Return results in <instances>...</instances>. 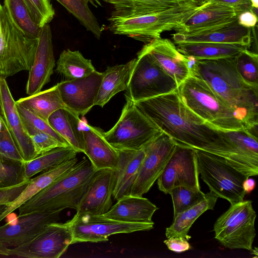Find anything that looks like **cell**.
Segmentation results:
<instances>
[{
	"label": "cell",
	"mask_w": 258,
	"mask_h": 258,
	"mask_svg": "<svg viewBox=\"0 0 258 258\" xmlns=\"http://www.w3.org/2000/svg\"><path fill=\"white\" fill-rule=\"evenodd\" d=\"M241 11L218 3H206L175 30L192 33L220 26L236 20Z\"/></svg>",
	"instance_id": "23"
},
{
	"label": "cell",
	"mask_w": 258,
	"mask_h": 258,
	"mask_svg": "<svg viewBox=\"0 0 258 258\" xmlns=\"http://www.w3.org/2000/svg\"><path fill=\"white\" fill-rule=\"evenodd\" d=\"M158 208L143 197L125 196L117 200L103 216L118 221L153 224L152 217Z\"/></svg>",
	"instance_id": "25"
},
{
	"label": "cell",
	"mask_w": 258,
	"mask_h": 258,
	"mask_svg": "<svg viewBox=\"0 0 258 258\" xmlns=\"http://www.w3.org/2000/svg\"><path fill=\"white\" fill-rule=\"evenodd\" d=\"M78 153L71 146L58 147L24 162L25 176L29 180L35 174L47 171L66 161L76 157Z\"/></svg>",
	"instance_id": "34"
},
{
	"label": "cell",
	"mask_w": 258,
	"mask_h": 258,
	"mask_svg": "<svg viewBox=\"0 0 258 258\" xmlns=\"http://www.w3.org/2000/svg\"><path fill=\"white\" fill-rule=\"evenodd\" d=\"M218 198L210 191L203 200L173 217L172 223L166 229V237L180 236L189 240L191 236L188 232L192 225L205 212L214 209Z\"/></svg>",
	"instance_id": "31"
},
{
	"label": "cell",
	"mask_w": 258,
	"mask_h": 258,
	"mask_svg": "<svg viewBox=\"0 0 258 258\" xmlns=\"http://www.w3.org/2000/svg\"><path fill=\"white\" fill-rule=\"evenodd\" d=\"M118 160L114 170L115 184L113 198L118 200L131 195L141 163L145 155V147L141 150H117Z\"/></svg>",
	"instance_id": "26"
},
{
	"label": "cell",
	"mask_w": 258,
	"mask_h": 258,
	"mask_svg": "<svg viewBox=\"0 0 258 258\" xmlns=\"http://www.w3.org/2000/svg\"><path fill=\"white\" fill-rule=\"evenodd\" d=\"M177 88L176 81L150 55L141 50L138 52L125 96L136 102L170 93Z\"/></svg>",
	"instance_id": "10"
},
{
	"label": "cell",
	"mask_w": 258,
	"mask_h": 258,
	"mask_svg": "<svg viewBox=\"0 0 258 258\" xmlns=\"http://www.w3.org/2000/svg\"><path fill=\"white\" fill-rule=\"evenodd\" d=\"M16 102L47 121L52 113L66 108L57 84L47 90L20 98Z\"/></svg>",
	"instance_id": "32"
},
{
	"label": "cell",
	"mask_w": 258,
	"mask_h": 258,
	"mask_svg": "<svg viewBox=\"0 0 258 258\" xmlns=\"http://www.w3.org/2000/svg\"><path fill=\"white\" fill-rule=\"evenodd\" d=\"M34 19L40 27L48 24L55 14L49 0H25Z\"/></svg>",
	"instance_id": "43"
},
{
	"label": "cell",
	"mask_w": 258,
	"mask_h": 258,
	"mask_svg": "<svg viewBox=\"0 0 258 258\" xmlns=\"http://www.w3.org/2000/svg\"><path fill=\"white\" fill-rule=\"evenodd\" d=\"M223 141L210 153L222 158L229 165L248 177L258 174L257 138L245 128L222 131Z\"/></svg>",
	"instance_id": "12"
},
{
	"label": "cell",
	"mask_w": 258,
	"mask_h": 258,
	"mask_svg": "<svg viewBox=\"0 0 258 258\" xmlns=\"http://www.w3.org/2000/svg\"><path fill=\"white\" fill-rule=\"evenodd\" d=\"M115 184L114 170L96 171L76 210L77 214L103 215L111 208Z\"/></svg>",
	"instance_id": "22"
},
{
	"label": "cell",
	"mask_w": 258,
	"mask_h": 258,
	"mask_svg": "<svg viewBox=\"0 0 258 258\" xmlns=\"http://www.w3.org/2000/svg\"><path fill=\"white\" fill-rule=\"evenodd\" d=\"M148 53L176 82L178 86L191 74V60L183 55L174 44L161 37L146 43L141 49Z\"/></svg>",
	"instance_id": "21"
},
{
	"label": "cell",
	"mask_w": 258,
	"mask_h": 258,
	"mask_svg": "<svg viewBox=\"0 0 258 258\" xmlns=\"http://www.w3.org/2000/svg\"><path fill=\"white\" fill-rule=\"evenodd\" d=\"M199 175L210 192L233 204L244 200L243 183L249 177L215 154L194 149Z\"/></svg>",
	"instance_id": "7"
},
{
	"label": "cell",
	"mask_w": 258,
	"mask_h": 258,
	"mask_svg": "<svg viewBox=\"0 0 258 258\" xmlns=\"http://www.w3.org/2000/svg\"><path fill=\"white\" fill-rule=\"evenodd\" d=\"M135 103L177 144L205 150L222 140L221 131L191 111L181 101L177 90Z\"/></svg>",
	"instance_id": "1"
},
{
	"label": "cell",
	"mask_w": 258,
	"mask_h": 258,
	"mask_svg": "<svg viewBox=\"0 0 258 258\" xmlns=\"http://www.w3.org/2000/svg\"><path fill=\"white\" fill-rule=\"evenodd\" d=\"M67 222L73 234L72 244L106 241L112 235L148 231L152 229L154 225L120 222L102 215L77 213Z\"/></svg>",
	"instance_id": "11"
},
{
	"label": "cell",
	"mask_w": 258,
	"mask_h": 258,
	"mask_svg": "<svg viewBox=\"0 0 258 258\" xmlns=\"http://www.w3.org/2000/svg\"><path fill=\"white\" fill-rule=\"evenodd\" d=\"M73 234L67 222L48 224L29 242L8 248L10 256L28 258H58L72 244Z\"/></svg>",
	"instance_id": "14"
},
{
	"label": "cell",
	"mask_w": 258,
	"mask_h": 258,
	"mask_svg": "<svg viewBox=\"0 0 258 258\" xmlns=\"http://www.w3.org/2000/svg\"><path fill=\"white\" fill-rule=\"evenodd\" d=\"M22 120L38 155L58 147H69L49 135L37 130L23 119Z\"/></svg>",
	"instance_id": "41"
},
{
	"label": "cell",
	"mask_w": 258,
	"mask_h": 258,
	"mask_svg": "<svg viewBox=\"0 0 258 258\" xmlns=\"http://www.w3.org/2000/svg\"><path fill=\"white\" fill-rule=\"evenodd\" d=\"M176 145V142L162 132L145 147V155L131 195L143 197L149 191L163 171Z\"/></svg>",
	"instance_id": "13"
},
{
	"label": "cell",
	"mask_w": 258,
	"mask_h": 258,
	"mask_svg": "<svg viewBox=\"0 0 258 258\" xmlns=\"http://www.w3.org/2000/svg\"><path fill=\"white\" fill-rule=\"evenodd\" d=\"M29 181L12 187L0 189V205L8 206L11 204L23 191Z\"/></svg>",
	"instance_id": "45"
},
{
	"label": "cell",
	"mask_w": 258,
	"mask_h": 258,
	"mask_svg": "<svg viewBox=\"0 0 258 258\" xmlns=\"http://www.w3.org/2000/svg\"><path fill=\"white\" fill-rule=\"evenodd\" d=\"M17 107L22 119L27 121L37 130L49 135L64 145L70 146L51 127L48 121L44 120L20 105L17 104Z\"/></svg>",
	"instance_id": "42"
},
{
	"label": "cell",
	"mask_w": 258,
	"mask_h": 258,
	"mask_svg": "<svg viewBox=\"0 0 258 258\" xmlns=\"http://www.w3.org/2000/svg\"><path fill=\"white\" fill-rule=\"evenodd\" d=\"M251 251H252V254H254V255H255V257H257V256H258V249H257V248L256 247H254V248H252Z\"/></svg>",
	"instance_id": "53"
},
{
	"label": "cell",
	"mask_w": 258,
	"mask_h": 258,
	"mask_svg": "<svg viewBox=\"0 0 258 258\" xmlns=\"http://www.w3.org/2000/svg\"><path fill=\"white\" fill-rule=\"evenodd\" d=\"M77 162V157L74 158L64 161L56 167L41 172L36 177L30 178L21 194L11 204L6 206L4 211L0 214V222L49 185L56 178L71 169Z\"/></svg>",
	"instance_id": "28"
},
{
	"label": "cell",
	"mask_w": 258,
	"mask_h": 258,
	"mask_svg": "<svg viewBox=\"0 0 258 258\" xmlns=\"http://www.w3.org/2000/svg\"><path fill=\"white\" fill-rule=\"evenodd\" d=\"M37 42L38 39L27 37L16 27L0 3V78L29 71Z\"/></svg>",
	"instance_id": "8"
},
{
	"label": "cell",
	"mask_w": 258,
	"mask_h": 258,
	"mask_svg": "<svg viewBox=\"0 0 258 258\" xmlns=\"http://www.w3.org/2000/svg\"><path fill=\"white\" fill-rule=\"evenodd\" d=\"M201 5L197 0H179L174 6L157 12L121 16L111 14L109 29L147 43L161 37L162 32L175 30Z\"/></svg>",
	"instance_id": "4"
},
{
	"label": "cell",
	"mask_w": 258,
	"mask_h": 258,
	"mask_svg": "<svg viewBox=\"0 0 258 258\" xmlns=\"http://www.w3.org/2000/svg\"><path fill=\"white\" fill-rule=\"evenodd\" d=\"M102 78V73L96 71L84 78L57 83L66 108L78 115H85L95 105Z\"/></svg>",
	"instance_id": "17"
},
{
	"label": "cell",
	"mask_w": 258,
	"mask_h": 258,
	"mask_svg": "<svg viewBox=\"0 0 258 258\" xmlns=\"http://www.w3.org/2000/svg\"><path fill=\"white\" fill-rule=\"evenodd\" d=\"M199 176L195 149L176 144L157 183L165 194L178 186L201 189Z\"/></svg>",
	"instance_id": "15"
},
{
	"label": "cell",
	"mask_w": 258,
	"mask_h": 258,
	"mask_svg": "<svg viewBox=\"0 0 258 258\" xmlns=\"http://www.w3.org/2000/svg\"><path fill=\"white\" fill-rule=\"evenodd\" d=\"M237 21L242 26L252 28L256 26L257 15L253 10L244 11L238 15Z\"/></svg>",
	"instance_id": "47"
},
{
	"label": "cell",
	"mask_w": 258,
	"mask_h": 258,
	"mask_svg": "<svg viewBox=\"0 0 258 258\" xmlns=\"http://www.w3.org/2000/svg\"><path fill=\"white\" fill-rule=\"evenodd\" d=\"M256 217L251 201L231 204L214 225L215 238L226 248L251 251L256 235Z\"/></svg>",
	"instance_id": "9"
},
{
	"label": "cell",
	"mask_w": 258,
	"mask_h": 258,
	"mask_svg": "<svg viewBox=\"0 0 258 258\" xmlns=\"http://www.w3.org/2000/svg\"><path fill=\"white\" fill-rule=\"evenodd\" d=\"M48 122L77 153L84 152V137L79 115L67 108H61L52 113Z\"/></svg>",
	"instance_id": "29"
},
{
	"label": "cell",
	"mask_w": 258,
	"mask_h": 258,
	"mask_svg": "<svg viewBox=\"0 0 258 258\" xmlns=\"http://www.w3.org/2000/svg\"><path fill=\"white\" fill-rule=\"evenodd\" d=\"M236 70L247 84L258 88V55L245 49L234 57Z\"/></svg>",
	"instance_id": "38"
},
{
	"label": "cell",
	"mask_w": 258,
	"mask_h": 258,
	"mask_svg": "<svg viewBox=\"0 0 258 258\" xmlns=\"http://www.w3.org/2000/svg\"><path fill=\"white\" fill-rule=\"evenodd\" d=\"M164 243L171 251L180 253L187 251L191 247L188 240L182 237H171L164 241Z\"/></svg>",
	"instance_id": "46"
},
{
	"label": "cell",
	"mask_w": 258,
	"mask_h": 258,
	"mask_svg": "<svg viewBox=\"0 0 258 258\" xmlns=\"http://www.w3.org/2000/svg\"><path fill=\"white\" fill-rule=\"evenodd\" d=\"M255 181L251 178H247L243 183V188L246 194H250L255 187Z\"/></svg>",
	"instance_id": "49"
},
{
	"label": "cell",
	"mask_w": 258,
	"mask_h": 258,
	"mask_svg": "<svg viewBox=\"0 0 258 258\" xmlns=\"http://www.w3.org/2000/svg\"><path fill=\"white\" fill-rule=\"evenodd\" d=\"M88 2L91 4H92L93 6L97 8L99 6H102L101 2L100 0H87Z\"/></svg>",
	"instance_id": "52"
},
{
	"label": "cell",
	"mask_w": 258,
	"mask_h": 258,
	"mask_svg": "<svg viewBox=\"0 0 258 258\" xmlns=\"http://www.w3.org/2000/svg\"><path fill=\"white\" fill-rule=\"evenodd\" d=\"M136 62L135 58L125 64L107 67L102 73L95 105L103 107L114 95L127 89Z\"/></svg>",
	"instance_id": "27"
},
{
	"label": "cell",
	"mask_w": 258,
	"mask_h": 258,
	"mask_svg": "<svg viewBox=\"0 0 258 258\" xmlns=\"http://www.w3.org/2000/svg\"><path fill=\"white\" fill-rule=\"evenodd\" d=\"M29 180L25 176L24 162L9 159L0 154V189Z\"/></svg>",
	"instance_id": "39"
},
{
	"label": "cell",
	"mask_w": 258,
	"mask_h": 258,
	"mask_svg": "<svg viewBox=\"0 0 258 258\" xmlns=\"http://www.w3.org/2000/svg\"><path fill=\"white\" fill-rule=\"evenodd\" d=\"M96 169L84 158L18 208L19 215L39 211L77 210Z\"/></svg>",
	"instance_id": "3"
},
{
	"label": "cell",
	"mask_w": 258,
	"mask_h": 258,
	"mask_svg": "<svg viewBox=\"0 0 258 258\" xmlns=\"http://www.w3.org/2000/svg\"><path fill=\"white\" fill-rule=\"evenodd\" d=\"M173 207V217L203 200L206 194L201 189L185 186L174 187L169 192Z\"/></svg>",
	"instance_id": "40"
},
{
	"label": "cell",
	"mask_w": 258,
	"mask_h": 258,
	"mask_svg": "<svg viewBox=\"0 0 258 258\" xmlns=\"http://www.w3.org/2000/svg\"><path fill=\"white\" fill-rule=\"evenodd\" d=\"M120 116L104 136L116 150H139L144 148L162 131L128 97Z\"/></svg>",
	"instance_id": "6"
},
{
	"label": "cell",
	"mask_w": 258,
	"mask_h": 258,
	"mask_svg": "<svg viewBox=\"0 0 258 258\" xmlns=\"http://www.w3.org/2000/svg\"><path fill=\"white\" fill-rule=\"evenodd\" d=\"M177 44L210 42L239 45L248 49L252 42L251 28L240 25L237 19L230 23L192 33L176 32L172 34Z\"/></svg>",
	"instance_id": "19"
},
{
	"label": "cell",
	"mask_w": 258,
	"mask_h": 258,
	"mask_svg": "<svg viewBox=\"0 0 258 258\" xmlns=\"http://www.w3.org/2000/svg\"><path fill=\"white\" fill-rule=\"evenodd\" d=\"M0 112L2 121L10 133L25 162L38 156L27 133L6 79L0 78Z\"/></svg>",
	"instance_id": "18"
},
{
	"label": "cell",
	"mask_w": 258,
	"mask_h": 258,
	"mask_svg": "<svg viewBox=\"0 0 258 258\" xmlns=\"http://www.w3.org/2000/svg\"><path fill=\"white\" fill-rule=\"evenodd\" d=\"M61 211H39L18 216L16 223L0 227V242L8 248L22 245L37 237L48 224L60 219Z\"/></svg>",
	"instance_id": "16"
},
{
	"label": "cell",
	"mask_w": 258,
	"mask_h": 258,
	"mask_svg": "<svg viewBox=\"0 0 258 258\" xmlns=\"http://www.w3.org/2000/svg\"><path fill=\"white\" fill-rule=\"evenodd\" d=\"M111 4L112 14L126 16L159 12L176 5L179 0H103Z\"/></svg>",
	"instance_id": "36"
},
{
	"label": "cell",
	"mask_w": 258,
	"mask_h": 258,
	"mask_svg": "<svg viewBox=\"0 0 258 258\" xmlns=\"http://www.w3.org/2000/svg\"><path fill=\"white\" fill-rule=\"evenodd\" d=\"M183 103L214 128L223 131L245 128L233 110L203 80L190 75L177 89Z\"/></svg>",
	"instance_id": "5"
},
{
	"label": "cell",
	"mask_w": 258,
	"mask_h": 258,
	"mask_svg": "<svg viewBox=\"0 0 258 258\" xmlns=\"http://www.w3.org/2000/svg\"><path fill=\"white\" fill-rule=\"evenodd\" d=\"M76 17L85 28L99 39L102 29L88 6L87 0H56Z\"/></svg>",
	"instance_id": "37"
},
{
	"label": "cell",
	"mask_w": 258,
	"mask_h": 258,
	"mask_svg": "<svg viewBox=\"0 0 258 258\" xmlns=\"http://www.w3.org/2000/svg\"><path fill=\"white\" fill-rule=\"evenodd\" d=\"M6 206L0 205V214L4 211ZM0 256H10L8 248L0 242Z\"/></svg>",
	"instance_id": "50"
},
{
	"label": "cell",
	"mask_w": 258,
	"mask_h": 258,
	"mask_svg": "<svg viewBox=\"0 0 258 258\" xmlns=\"http://www.w3.org/2000/svg\"><path fill=\"white\" fill-rule=\"evenodd\" d=\"M190 60L191 74L209 85L245 129L258 126V88L243 81L235 68L234 57Z\"/></svg>",
	"instance_id": "2"
},
{
	"label": "cell",
	"mask_w": 258,
	"mask_h": 258,
	"mask_svg": "<svg viewBox=\"0 0 258 258\" xmlns=\"http://www.w3.org/2000/svg\"><path fill=\"white\" fill-rule=\"evenodd\" d=\"M55 72L71 80L87 77L96 70L90 59L78 50H64L56 61Z\"/></svg>",
	"instance_id": "33"
},
{
	"label": "cell",
	"mask_w": 258,
	"mask_h": 258,
	"mask_svg": "<svg viewBox=\"0 0 258 258\" xmlns=\"http://www.w3.org/2000/svg\"><path fill=\"white\" fill-rule=\"evenodd\" d=\"M2 123V119H1V115H0V130L1 128Z\"/></svg>",
	"instance_id": "54"
},
{
	"label": "cell",
	"mask_w": 258,
	"mask_h": 258,
	"mask_svg": "<svg viewBox=\"0 0 258 258\" xmlns=\"http://www.w3.org/2000/svg\"><path fill=\"white\" fill-rule=\"evenodd\" d=\"M52 34L48 24L41 29L32 65L26 86L28 96L37 93L50 81L55 67Z\"/></svg>",
	"instance_id": "20"
},
{
	"label": "cell",
	"mask_w": 258,
	"mask_h": 258,
	"mask_svg": "<svg viewBox=\"0 0 258 258\" xmlns=\"http://www.w3.org/2000/svg\"><path fill=\"white\" fill-rule=\"evenodd\" d=\"M84 152L91 164L98 170H115L118 160V151L105 139L103 131L81 121Z\"/></svg>",
	"instance_id": "24"
},
{
	"label": "cell",
	"mask_w": 258,
	"mask_h": 258,
	"mask_svg": "<svg viewBox=\"0 0 258 258\" xmlns=\"http://www.w3.org/2000/svg\"><path fill=\"white\" fill-rule=\"evenodd\" d=\"M176 47L183 55L194 60L234 57L247 49L239 45L210 42L179 44Z\"/></svg>",
	"instance_id": "30"
},
{
	"label": "cell",
	"mask_w": 258,
	"mask_h": 258,
	"mask_svg": "<svg viewBox=\"0 0 258 258\" xmlns=\"http://www.w3.org/2000/svg\"><path fill=\"white\" fill-rule=\"evenodd\" d=\"M0 154L9 159L25 162L10 133L3 121L0 130Z\"/></svg>",
	"instance_id": "44"
},
{
	"label": "cell",
	"mask_w": 258,
	"mask_h": 258,
	"mask_svg": "<svg viewBox=\"0 0 258 258\" xmlns=\"http://www.w3.org/2000/svg\"><path fill=\"white\" fill-rule=\"evenodd\" d=\"M251 7L255 12H257L258 0H250Z\"/></svg>",
	"instance_id": "51"
},
{
	"label": "cell",
	"mask_w": 258,
	"mask_h": 258,
	"mask_svg": "<svg viewBox=\"0 0 258 258\" xmlns=\"http://www.w3.org/2000/svg\"><path fill=\"white\" fill-rule=\"evenodd\" d=\"M215 3L227 5L237 9L241 12L246 10H253L257 14L251 7L250 0H207L204 3Z\"/></svg>",
	"instance_id": "48"
},
{
	"label": "cell",
	"mask_w": 258,
	"mask_h": 258,
	"mask_svg": "<svg viewBox=\"0 0 258 258\" xmlns=\"http://www.w3.org/2000/svg\"><path fill=\"white\" fill-rule=\"evenodd\" d=\"M7 13L16 27L27 37L38 39L41 27L34 19L25 0H4Z\"/></svg>",
	"instance_id": "35"
}]
</instances>
